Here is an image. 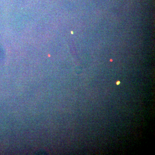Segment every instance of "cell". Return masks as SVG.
<instances>
[{
	"instance_id": "obj_1",
	"label": "cell",
	"mask_w": 155,
	"mask_h": 155,
	"mask_svg": "<svg viewBox=\"0 0 155 155\" xmlns=\"http://www.w3.org/2000/svg\"><path fill=\"white\" fill-rule=\"evenodd\" d=\"M119 83H120V82H119V81H118V82L117 83V84H119Z\"/></svg>"
}]
</instances>
